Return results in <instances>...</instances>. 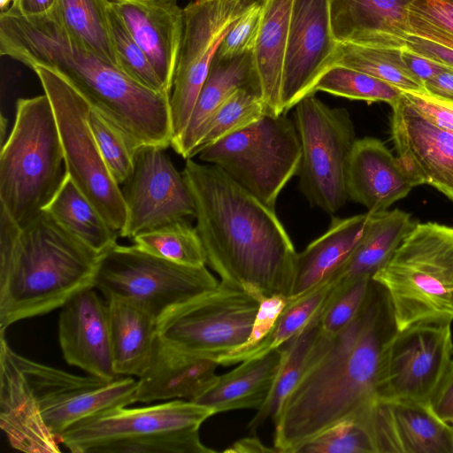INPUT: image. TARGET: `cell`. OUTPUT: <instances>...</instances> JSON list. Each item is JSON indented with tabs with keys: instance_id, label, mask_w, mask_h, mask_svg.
Returning <instances> with one entry per match:
<instances>
[{
	"instance_id": "cell-15",
	"label": "cell",
	"mask_w": 453,
	"mask_h": 453,
	"mask_svg": "<svg viewBox=\"0 0 453 453\" xmlns=\"http://www.w3.org/2000/svg\"><path fill=\"white\" fill-rule=\"evenodd\" d=\"M164 150L155 146L135 150L132 173L121 185L127 222L120 237L132 240L140 233L195 215L183 173Z\"/></svg>"
},
{
	"instance_id": "cell-19",
	"label": "cell",
	"mask_w": 453,
	"mask_h": 453,
	"mask_svg": "<svg viewBox=\"0 0 453 453\" xmlns=\"http://www.w3.org/2000/svg\"><path fill=\"white\" fill-rule=\"evenodd\" d=\"M94 289L81 291L61 307L58 341L68 365L111 380L119 376L113 363L108 305Z\"/></svg>"
},
{
	"instance_id": "cell-50",
	"label": "cell",
	"mask_w": 453,
	"mask_h": 453,
	"mask_svg": "<svg viewBox=\"0 0 453 453\" xmlns=\"http://www.w3.org/2000/svg\"><path fill=\"white\" fill-rule=\"evenodd\" d=\"M401 54L407 68L423 85L441 71L450 68L405 46L401 49Z\"/></svg>"
},
{
	"instance_id": "cell-36",
	"label": "cell",
	"mask_w": 453,
	"mask_h": 453,
	"mask_svg": "<svg viewBox=\"0 0 453 453\" xmlns=\"http://www.w3.org/2000/svg\"><path fill=\"white\" fill-rule=\"evenodd\" d=\"M131 241L140 250L176 264L192 267L207 264L196 226L186 218L140 233Z\"/></svg>"
},
{
	"instance_id": "cell-45",
	"label": "cell",
	"mask_w": 453,
	"mask_h": 453,
	"mask_svg": "<svg viewBox=\"0 0 453 453\" xmlns=\"http://www.w3.org/2000/svg\"><path fill=\"white\" fill-rule=\"evenodd\" d=\"M372 280V278L347 283L337 280L335 289L319 318L320 333L334 335L356 318L368 296Z\"/></svg>"
},
{
	"instance_id": "cell-21",
	"label": "cell",
	"mask_w": 453,
	"mask_h": 453,
	"mask_svg": "<svg viewBox=\"0 0 453 453\" xmlns=\"http://www.w3.org/2000/svg\"><path fill=\"white\" fill-rule=\"evenodd\" d=\"M171 94L183 30L179 0H109Z\"/></svg>"
},
{
	"instance_id": "cell-37",
	"label": "cell",
	"mask_w": 453,
	"mask_h": 453,
	"mask_svg": "<svg viewBox=\"0 0 453 453\" xmlns=\"http://www.w3.org/2000/svg\"><path fill=\"white\" fill-rule=\"evenodd\" d=\"M106 4L107 0H58L56 11L75 38L98 57L116 65Z\"/></svg>"
},
{
	"instance_id": "cell-35",
	"label": "cell",
	"mask_w": 453,
	"mask_h": 453,
	"mask_svg": "<svg viewBox=\"0 0 453 453\" xmlns=\"http://www.w3.org/2000/svg\"><path fill=\"white\" fill-rule=\"evenodd\" d=\"M337 283L334 274L330 280L296 298L280 313L271 334L257 345L246 352L239 363L257 358L280 349L297 335L316 316L321 313L329 302Z\"/></svg>"
},
{
	"instance_id": "cell-30",
	"label": "cell",
	"mask_w": 453,
	"mask_h": 453,
	"mask_svg": "<svg viewBox=\"0 0 453 453\" xmlns=\"http://www.w3.org/2000/svg\"><path fill=\"white\" fill-rule=\"evenodd\" d=\"M112 357L119 376H139L150 357L157 336V319L127 299L106 300Z\"/></svg>"
},
{
	"instance_id": "cell-11",
	"label": "cell",
	"mask_w": 453,
	"mask_h": 453,
	"mask_svg": "<svg viewBox=\"0 0 453 453\" xmlns=\"http://www.w3.org/2000/svg\"><path fill=\"white\" fill-rule=\"evenodd\" d=\"M259 303L219 281L164 313L157 319V335L180 351L217 361L248 340Z\"/></svg>"
},
{
	"instance_id": "cell-3",
	"label": "cell",
	"mask_w": 453,
	"mask_h": 453,
	"mask_svg": "<svg viewBox=\"0 0 453 453\" xmlns=\"http://www.w3.org/2000/svg\"><path fill=\"white\" fill-rule=\"evenodd\" d=\"M0 53L29 68L42 65L59 73L92 109L119 127L135 150L171 146V94L141 86L92 52L65 28L56 8L32 17L2 12Z\"/></svg>"
},
{
	"instance_id": "cell-49",
	"label": "cell",
	"mask_w": 453,
	"mask_h": 453,
	"mask_svg": "<svg viewBox=\"0 0 453 453\" xmlns=\"http://www.w3.org/2000/svg\"><path fill=\"white\" fill-rule=\"evenodd\" d=\"M428 405L441 419L453 423V359Z\"/></svg>"
},
{
	"instance_id": "cell-31",
	"label": "cell",
	"mask_w": 453,
	"mask_h": 453,
	"mask_svg": "<svg viewBox=\"0 0 453 453\" xmlns=\"http://www.w3.org/2000/svg\"><path fill=\"white\" fill-rule=\"evenodd\" d=\"M415 224L408 212L399 209L372 213L365 237L335 273L337 280L347 283L372 278L389 260Z\"/></svg>"
},
{
	"instance_id": "cell-25",
	"label": "cell",
	"mask_w": 453,
	"mask_h": 453,
	"mask_svg": "<svg viewBox=\"0 0 453 453\" xmlns=\"http://www.w3.org/2000/svg\"><path fill=\"white\" fill-rule=\"evenodd\" d=\"M218 365L216 360L180 351L157 335L149 361L138 376L135 403L193 401L212 383Z\"/></svg>"
},
{
	"instance_id": "cell-42",
	"label": "cell",
	"mask_w": 453,
	"mask_h": 453,
	"mask_svg": "<svg viewBox=\"0 0 453 453\" xmlns=\"http://www.w3.org/2000/svg\"><path fill=\"white\" fill-rule=\"evenodd\" d=\"M200 440L199 430L119 439L95 447L90 453H211Z\"/></svg>"
},
{
	"instance_id": "cell-8",
	"label": "cell",
	"mask_w": 453,
	"mask_h": 453,
	"mask_svg": "<svg viewBox=\"0 0 453 453\" xmlns=\"http://www.w3.org/2000/svg\"><path fill=\"white\" fill-rule=\"evenodd\" d=\"M37 75L55 113L64 151L65 173L119 234L127 222L120 185L107 167L89 124L91 107L57 72L42 65Z\"/></svg>"
},
{
	"instance_id": "cell-7",
	"label": "cell",
	"mask_w": 453,
	"mask_h": 453,
	"mask_svg": "<svg viewBox=\"0 0 453 453\" xmlns=\"http://www.w3.org/2000/svg\"><path fill=\"white\" fill-rule=\"evenodd\" d=\"M197 155L274 209L284 187L297 175L301 143L295 122L286 113L267 114L204 147Z\"/></svg>"
},
{
	"instance_id": "cell-34",
	"label": "cell",
	"mask_w": 453,
	"mask_h": 453,
	"mask_svg": "<svg viewBox=\"0 0 453 453\" xmlns=\"http://www.w3.org/2000/svg\"><path fill=\"white\" fill-rule=\"evenodd\" d=\"M321 313L316 316L297 335L280 347L281 361L269 395L248 424L251 434L256 433L268 418L274 419L288 394L296 386L307 357L319 334Z\"/></svg>"
},
{
	"instance_id": "cell-52",
	"label": "cell",
	"mask_w": 453,
	"mask_h": 453,
	"mask_svg": "<svg viewBox=\"0 0 453 453\" xmlns=\"http://www.w3.org/2000/svg\"><path fill=\"white\" fill-rule=\"evenodd\" d=\"M425 92L435 98L453 103V69L441 71L424 83Z\"/></svg>"
},
{
	"instance_id": "cell-39",
	"label": "cell",
	"mask_w": 453,
	"mask_h": 453,
	"mask_svg": "<svg viewBox=\"0 0 453 453\" xmlns=\"http://www.w3.org/2000/svg\"><path fill=\"white\" fill-rule=\"evenodd\" d=\"M271 114L262 96L254 90L238 89L215 111L196 150L195 156L206 146ZM272 115V114H271Z\"/></svg>"
},
{
	"instance_id": "cell-29",
	"label": "cell",
	"mask_w": 453,
	"mask_h": 453,
	"mask_svg": "<svg viewBox=\"0 0 453 453\" xmlns=\"http://www.w3.org/2000/svg\"><path fill=\"white\" fill-rule=\"evenodd\" d=\"M262 20L253 50L261 94L272 115L282 114L280 94L293 0H257Z\"/></svg>"
},
{
	"instance_id": "cell-13",
	"label": "cell",
	"mask_w": 453,
	"mask_h": 453,
	"mask_svg": "<svg viewBox=\"0 0 453 453\" xmlns=\"http://www.w3.org/2000/svg\"><path fill=\"white\" fill-rule=\"evenodd\" d=\"M255 1L192 0L183 8L182 36L170 95L172 142L188 126L222 40Z\"/></svg>"
},
{
	"instance_id": "cell-1",
	"label": "cell",
	"mask_w": 453,
	"mask_h": 453,
	"mask_svg": "<svg viewBox=\"0 0 453 453\" xmlns=\"http://www.w3.org/2000/svg\"><path fill=\"white\" fill-rule=\"evenodd\" d=\"M397 332L388 293L372 280L362 309L346 327L334 335L319 331L273 419L277 452L296 453L330 426L366 414L378 397L385 352Z\"/></svg>"
},
{
	"instance_id": "cell-44",
	"label": "cell",
	"mask_w": 453,
	"mask_h": 453,
	"mask_svg": "<svg viewBox=\"0 0 453 453\" xmlns=\"http://www.w3.org/2000/svg\"><path fill=\"white\" fill-rule=\"evenodd\" d=\"M409 35L453 50V0H413Z\"/></svg>"
},
{
	"instance_id": "cell-22",
	"label": "cell",
	"mask_w": 453,
	"mask_h": 453,
	"mask_svg": "<svg viewBox=\"0 0 453 453\" xmlns=\"http://www.w3.org/2000/svg\"><path fill=\"white\" fill-rule=\"evenodd\" d=\"M416 180L386 145L374 137L357 139L347 168L348 198L375 213L404 198Z\"/></svg>"
},
{
	"instance_id": "cell-46",
	"label": "cell",
	"mask_w": 453,
	"mask_h": 453,
	"mask_svg": "<svg viewBox=\"0 0 453 453\" xmlns=\"http://www.w3.org/2000/svg\"><path fill=\"white\" fill-rule=\"evenodd\" d=\"M288 301L289 297L284 295H273L261 298L248 340L234 350L219 357L217 359L219 365L226 366L239 363L242 355L266 338L273 330Z\"/></svg>"
},
{
	"instance_id": "cell-33",
	"label": "cell",
	"mask_w": 453,
	"mask_h": 453,
	"mask_svg": "<svg viewBox=\"0 0 453 453\" xmlns=\"http://www.w3.org/2000/svg\"><path fill=\"white\" fill-rule=\"evenodd\" d=\"M333 65L365 73L403 92H425L423 83L405 65L401 49L337 43Z\"/></svg>"
},
{
	"instance_id": "cell-57",
	"label": "cell",
	"mask_w": 453,
	"mask_h": 453,
	"mask_svg": "<svg viewBox=\"0 0 453 453\" xmlns=\"http://www.w3.org/2000/svg\"><path fill=\"white\" fill-rule=\"evenodd\" d=\"M451 425H452V426H453V423H452Z\"/></svg>"
},
{
	"instance_id": "cell-43",
	"label": "cell",
	"mask_w": 453,
	"mask_h": 453,
	"mask_svg": "<svg viewBox=\"0 0 453 453\" xmlns=\"http://www.w3.org/2000/svg\"><path fill=\"white\" fill-rule=\"evenodd\" d=\"M89 124L107 167L121 186L132 173L135 149L119 127L92 108Z\"/></svg>"
},
{
	"instance_id": "cell-32",
	"label": "cell",
	"mask_w": 453,
	"mask_h": 453,
	"mask_svg": "<svg viewBox=\"0 0 453 453\" xmlns=\"http://www.w3.org/2000/svg\"><path fill=\"white\" fill-rule=\"evenodd\" d=\"M44 210L69 233L100 254L117 244L119 233L108 224L66 173Z\"/></svg>"
},
{
	"instance_id": "cell-38",
	"label": "cell",
	"mask_w": 453,
	"mask_h": 453,
	"mask_svg": "<svg viewBox=\"0 0 453 453\" xmlns=\"http://www.w3.org/2000/svg\"><path fill=\"white\" fill-rule=\"evenodd\" d=\"M317 91L367 103L384 102L390 106L401 99L403 92L372 75L342 65L327 69L313 88V93Z\"/></svg>"
},
{
	"instance_id": "cell-5",
	"label": "cell",
	"mask_w": 453,
	"mask_h": 453,
	"mask_svg": "<svg viewBox=\"0 0 453 453\" xmlns=\"http://www.w3.org/2000/svg\"><path fill=\"white\" fill-rule=\"evenodd\" d=\"M65 174L64 151L46 94L19 98L0 153V207L20 226L47 207Z\"/></svg>"
},
{
	"instance_id": "cell-24",
	"label": "cell",
	"mask_w": 453,
	"mask_h": 453,
	"mask_svg": "<svg viewBox=\"0 0 453 453\" xmlns=\"http://www.w3.org/2000/svg\"><path fill=\"white\" fill-rule=\"evenodd\" d=\"M337 43L402 49L409 36L413 0H328Z\"/></svg>"
},
{
	"instance_id": "cell-23",
	"label": "cell",
	"mask_w": 453,
	"mask_h": 453,
	"mask_svg": "<svg viewBox=\"0 0 453 453\" xmlns=\"http://www.w3.org/2000/svg\"><path fill=\"white\" fill-rule=\"evenodd\" d=\"M0 427L17 450L60 452V443L45 426L4 331L0 332Z\"/></svg>"
},
{
	"instance_id": "cell-54",
	"label": "cell",
	"mask_w": 453,
	"mask_h": 453,
	"mask_svg": "<svg viewBox=\"0 0 453 453\" xmlns=\"http://www.w3.org/2000/svg\"><path fill=\"white\" fill-rule=\"evenodd\" d=\"M229 453H261V452H277L275 448L265 446L258 438L250 436L236 441L231 447L225 449Z\"/></svg>"
},
{
	"instance_id": "cell-53",
	"label": "cell",
	"mask_w": 453,
	"mask_h": 453,
	"mask_svg": "<svg viewBox=\"0 0 453 453\" xmlns=\"http://www.w3.org/2000/svg\"><path fill=\"white\" fill-rule=\"evenodd\" d=\"M58 0H12L5 10L23 17L46 14L56 8Z\"/></svg>"
},
{
	"instance_id": "cell-48",
	"label": "cell",
	"mask_w": 453,
	"mask_h": 453,
	"mask_svg": "<svg viewBox=\"0 0 453 453\" xmlns=\"http://www.w3.org/2000/svg\"><path fill=\"white\" fill-rule=\"evenodd\" d=\"M405 102L434 127L453 134V103L426 92H403Z\"/></svg>"
},
{
	"instance_id": "cell-20",
	"label": "cell",
	"mask_w": 453,
	"mask_h": 453,
	"mask_svg": "<svg viewBox=\"0 0 453 453\" xmlns=\"http://www.w3.org/2000/svg\"><path fill=\"white\" fill-rule=\"evenodd\" d=\"M376 453H453V426L427 403L376 399L369 411Z\"/></svg>"
},
{
	"instance_id": "cell-40",
	"label": "cell",
	"mask_w": 453,
	"mask_h": 453,
	"mask_svg": "<svg viewBox=\"0 0 453 453\" xmlns=\"http://www.w3.org/2000/svg\"><path fill=\"white\" fill-rule=\"evenodd\" d=\"M106 12L117 67L148 89L167 92L147 55L133 38L109 0Z\"/></svg>"
},
{
	"instance_id": "cell-17",
	"label": "cell",
	"mask_w": 453,
	"mask_h": 453,
	"mask_svg": "<svg viewBox=\"0 0 453 453\" xmlns=\"http://www.w3.org/2000/svg\"><path fill=\"white\" fill-rule=\"evenodd\" d=\"M328 0H293L280 94L282 113L313 93L336 50Z\"/></svg>"
},
{
	"instance_id": "cell-14",
	"label": "cell",
	"mask_w": 453,
	"mask_h": 453,
	"mask_svg": "<svg viewBox=\"0 0 453 453\" xmlns=\"http://www.w3.org/2000/svg\"><path fill=\"white\" fill-rule=\"evenodd\" d=\"M452 355L450 324H421L398 331L385 352L377 399L428 404Z\"/></svg>"
},
{
	"instance_id": "cell-16",
	"label": "cell",
	"mask_w": 453,
	"mask_h": 453,
	"mask_svg": "<svg viewBox=\"0 0 453 453\" xmlns=\"http://www.w3.org/2000/svg\"><path fill=\"white\" fill-rule=\"evenodd\" d=\"M213 415L211 408L182 399L139 408L119 406L74 424L64 432L60 443L73 453H90L114 440L199 430Z\"/></svg>"
},
{
	"instance_id": "cell-28",
	"label": "cell",
	"mask_w": 453,
	"mask_h": 453,
	"mask_svg": "<svg viewBox=\"0 0 453 453\" xmlns=\"http://www.w3.org/2000/svg\"><path fill=\"white\" fill-rule=\"evenodd\" d=\"M282 357L281 348L239 363L232 371L217 375L192 402L215 414L241 409L258 410L269 395Z\"/></svg>"
},
{
	"instance_id": "cell-41",
	"label": "cell",
	"mask_w": 453,
	"mask_h": 453,
	"mask_svg": "<svg viewBox=\"0 0 453 453\" xmlns=\"http://www.w3.org/2000/svg\"><path fill=\"white\" fill-rule=\"evenodd\" d=\"M296 453H376L368 414L330 426L303 443Z\"/></svg>"
},
{
	"instance_id": "cell-6",
	"label": "cell",
	"mask_w": 453,
	"mask_h": 453,
	"mask_svg": "<svg viewBox=\"0 0 453 453\" xmlns=\"http://www.w3.org/2000/svg\"><path fill=\"white\" fill-rule=\"evenodd\" d=\"M388 293L398 331L453 321V226L416 223L372 276Z\"/></svg>"
},
{
	"instance_id": "cell-12",
	"label": "cell",
	"mask_w": 453,
	"mask_h": 453,
	"mask_svg": "<svg viewBox=\"0 0 453 453\" xmlns=\"http://www.w3.org/2000/svg\"><path fill=\"white\" fill-rule=\"evenodd\" d=\"M15 358L45 426L59 443L64 432L79 421L135 403L137 380L131 376L107 380L72 374L17 352Z\"/></svg>"
},
{
	"instance_id": "cell-9",
	"label": "cell",
	"mask_w": 453,
	"mask_h": 453,
	"mask_svg": "<svg viewBox=\"0 0 453 453\" xmlns=\"http://www.w3.org/2000/svg\"><path fill=\"white\" fill-rule=\"evenodd\" d=\"M294 122L301 143L300 190L311 205L334 213L349 199L347 168L357 140L350 114L312 93L295 105Z\"/></svg>"
},
{
	"instance_id": "cell-27",
	"label": "cell",
	"mask_w": 453,
	"mask_h": 453,
	"mask_svg": "<svg viewBox=\"0 0 453 453\" xmlns=\"http://www.w3.org/2000/svg\"><path fill=\"white\" fill-rule=\"evenodd\" d=\"M250 89L261 96L253 51L230 59L214 57L199 92L187 127L171 147L183 158L195 157L204 129L219 107L238 89Z\"/></svg>"
},
{
	"instance_id": "cell-2",
	"label": "cell",
	"mask_w": 453,
	"mask_h": 453,
	"mask_svg": "<svg viewBox=\"0 0 453 453\" xmlns=\"http://www.w3.org/2000/svg\"><path fill=\"white\" fill-rule=\"evenodd\" d=\"M182 173L207 265L219 281L258 299L289 297L297 251L274 209L216 165L188 158Z\"/></svg>"
},
{
	"instance_id": "cell-51",
	"label": "cell",
	"mask_w": 453,
	"mask_h": 453,
	"mask_svg": "<svg viewBox=\"0 0 453 453\" xmlns=\"http://www.w3.org/2000/svg\"><path fill=\"white\" fill-rule=\"evenodd\" d=\"M405 47L453 69V50L411 35L407 38Z\"/></svg>"
},
{
	"instance_id": "cell-47",
	"label": "cell",
	"mask_w": 453,
	"mask_h": 453,
	"mask_svg": "<svg viewBox=\"0 0 453 453\" xmlns=\"http://www.w3.org/2000/svg\"><path fill=\"white\" fill-rule=\"evenodd\" d=\"M262 20V8L257 0L238 19L222 40L216 57L230 59L253 51Z\"/></svg>"
},
{
	"instance_id": "cell-10",
	"label": "cell",
	"mask_w": 453,
	"mask_h": 453,
	"mask_svg": "<svg viewBox=\"0 0 453 453\" xmlns=\"http://www.w3.org/2000/svg\"><path fill=\"white\" fill-rule=\"evenodd\" d=\"M205 266L192 267L118 243L102 256L95 288L105 297L127 299L157 319L173 307L215 288Z\"/></svg>"
},
{
	"instance_id": "cell-56",
	"label": "cell",
	"mask_w": 453,
	"mask_h": 453,
	"mask_svg": "<svg viewBox=\"0 0 453 453\" xmlns=\"http://www.w3.org/2000/svg\"><path fill=\"white\" fill-rule=\"evenodd\" d=\"M12 0H0L1 12H4L11 5Z\"/></svg>"
},
{
	"instance_id": "cell-4",
	"label": "cell",
	"mask_w": 453,
	"mask_h": 453,
	"mask_svg": "<svg viewBox=\"0 0 453 453\" xmlns=\"http://www.w3.org/2000/svg\"><path fill=\"white\" fill-rule=\"evenodd\" d=\"M102 256L45 210L20 226L0 207V331L95 288Z\"/></svg>"
},
{
	"instance_id": "cell-26",
	"label": "cell",
	"mask_w": 453,
	"mask_h": 453,
	"mask_svg": "<svg viewBox=\"0 0 453 453\" xmlns=\"http://www.w3.org/2000/svg\"><path fill=\"white\" fill-rule=\"evenodd\" d=\"M372 213L333 217L327 230L297 252L289 298L300 296L330 280L345 265L365 237Z\"/></svg>"
},
{
	"instance_id": "cell-18",
	"label": "cell",
	"mask_w": 453,
	"mask_h": 453,
	"mask_svg": "<svg viewBox=\"0 0 453 453\" xmlns=\"http://www.w3.org/2000/svg\"><path fill=\"white\" fill-rule=\"evenodd\" d=\"M391 107L397 157L418 186L430 185L453 201V134L423 119L403 96Z\"/></svg>"
},
{
	"instance_id": "cell-55",
	"label": "cell",
	"mask_w": 453,
	"mask_h": 453,
	"mask_svg": "<svg viewBox=\"0 0 453 453\" xmlns=\"http://www.w3.org/2000/svg\"><path fill=\"white\" fill-rule=\"evenodd\" d=\"M7 126V119L4 118V116L1 115V121H0V138H1V146H3L5 142V130Z\"/></svg>"
}]
</instances>
